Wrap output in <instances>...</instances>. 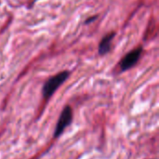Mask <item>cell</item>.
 Masks as SVG:
<instances>
[{"label": "cell", "instance_id": "obj_2", "mask_svg": "<svg viewBox=\"0 0 159 159\" xmlns=\"http://www.w3.org/2000/svg\"><path fill=\"white\" fill-rule=\"evenodd\" d=\"M72 121H73V110L70 106H66L61 112L60 118L58 120L54 131V137L58 138L64 131V129L72 123Z\"/></svg>", "mask_w": 159, "mask_h": 159}, {"label": "cell", "instance_id": "obj_1", "mask_svg": "<svg viewBox=\"0 0 159 159\" xmlns=\"http://www.w3.org/2000/svg\"><path fill=\"white\" fill-rule=\"evenodd\" d=\"M70 73L68 71H63L56 75L55 76L49 78L44 85L43 88V95L46 99L50 98L53 93L60 88L61 85H62L66 79L69 77Z\"/></svg>", "mask_w": 159, "mask_h": 159}, {"label": "cell", "instance_id": "obj_4", "mask_svg": "<svg viewBox=\"0 0 159 159\" xmlns=\"http://www.w3.org/2000/svg\"><path fill=\"white\" fill-rule=\"evenodd\" d=\"M114 36H115V33H111L102 38V40L101 41V43L99 45V53L101 55H104L109 52V50L111 48V43H112Z\"/></svg>", "mask_w": 159, "mask_h": 159}, {"label": "cell", "instance_id": "obj_3", "mask_svg": "<svg viewBox=\"0 0 159 159\" xmlns=\"http://www.w3.org/2000/svg\"><path fill=\"white\" fill-rule=\"evenodd\" d=\"M143 49L142 48H138L133 49L132 51H130L129 53H128L120 61V68L122 71H127L130 68H132L137 61H139L141 55H142Z\"/></svg>", "mask_w": 159, "mask_h": 159}]
</instances>
